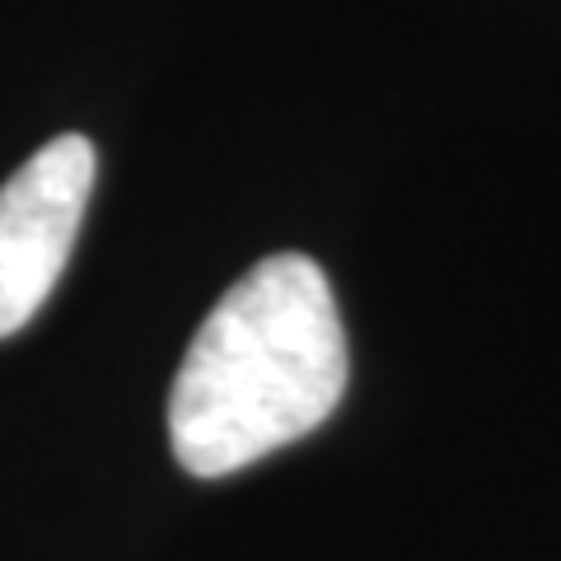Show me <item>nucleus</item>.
<instances>
[{
	"label": "nucleus",
	"mask_w": 561,
	"mask_h": 561,
	"mask_svg": "<svg viewBox=\"0 0 561 561\" xmlns=\"http://www.w3.org/2000/svg\"><path fill=\"white\" fill-rule=\"evenodd\" d=\"M346 393V332L323 267L262 257L206 313L169 389V445L192 478H230L319 431Z\"/></svg>",
	"instance_id": "obj_1"
},
{
	"label": "nucleus",
	"mask_w": 561,
	"mask_h": 561,
	"mask_svg": "<svg viewBox=\"0 0 561 561\" xmlns=\"http://www.w3.org/2000/svg\"><path fill=\"white\" fill-rule=\"evenodd\" d=\"M94 192V146L76 131L24 160L0 187V337L20 332L61 280Z\"/></svg>",
	"instance_id": "obj_2"
}]
</instances>
